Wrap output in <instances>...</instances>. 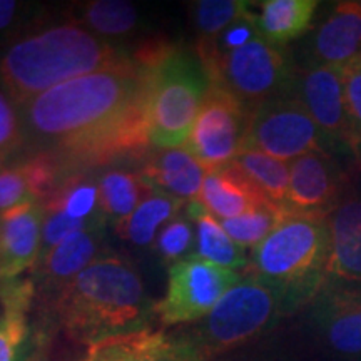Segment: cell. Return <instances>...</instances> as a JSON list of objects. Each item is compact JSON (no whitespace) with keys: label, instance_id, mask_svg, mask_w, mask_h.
Instances as JSON below:
<instances>
[{"label":"cell","instance_id":"obj_4","mask_svg":"<svg viewBox=\"0 0 361 361\" xmlns=\"http://www.w3.org/2000/svg\"><path fill=\"white\" fill-rule=\"evenodd\" d=\"M144 74L149 141L161 149L188 142L209 90V78L196 51L152 42L135 54Z\"/></svg>","mask_w":361,"mask_h":361},{"label":"cell","instance_id":"obj_16","mask_svg":"<svg viewBox=\"0 0 361 361\" xmlns=\"http://www.w3.org/2000/svg\"><path fill=\"white\" fill-rule=\"evenodd\" d=\"M78 361H204L179 333L141 331L106 338L87 346Z\"/></svg>","mask_w":361,"mask_h":361},{"label":"cell","instance_id":"obj_1","mask_svg":"<svg viewBox=\"0 0 361 361\" xmlns=\"http://www.w3.org/2000/svg\"><path fill=\"white\" fill-rule=\"evenodd\" d=\"M25 124L56 144L69 164L139 154L151 142L141 66L129 59L56 85L25 104Z\"/></svg>","mask_w":361,"mask_h":361},{"label":"cell","instance_id":"obj_29","mask_svg":"<svg viewBox=\"0 0 361 361\" xmlns=\"http://www.w3.org/2000/svg\"><path fill=\"white\" fill-rule=\"evenodd\" d=\"M286 213L281 207L273 204V202H266V204L255 207L250 213L238 216V218L221 221V224L236 245L245 247V250L246 247L255 250L276 228Z\"/></svg>","mask_w":361,"mask_h":361},{"label":"cell","instance_id":"obj_35","mask_svg":"<svg viewBox=\"0 0 361 361\" xmlns=\"http://www.w3.org/2000/svg\"><path fill=\"white\" fill-rule=\"evenodd\" d=\"M211 361H300L295 356L286 355L281 350H273V348H255L247 350L241 348L233 351V353L223 355L219 358H214Z\"/></svg>","mask_w":361,"mask_h":361},{"label":"cell","instance_id":"obj_11","mask_svg":"<svg viewBox=\"0 0 361 361\" xmlns=\"http://www.w3.org/2000/svg\"><path fill=\"white\" fill-rule=\"evenodd\" d=\"M308 326L329 356L361 361V290L326 284L308 305Z\"/></svg>","mask_w":361,"mask_h":361},{"label":"cell","instance_id":"obj_20","mask_svg":"<svg viewBox=\"0 0 361 361\" xmlns=\"http://www.w3.org/2000/svg\"><path fill=\"white\" fill-rule=\"evenodd\" d=\"M207 209L219 219H233L269 202L234 164L207 171L200 197Z\"/></svg>","mask_w":361,"mask_h":361},{"label":"cell","instance_id":"obj_27","mask_svg":"<svg viewBox=\"0 0 361 361\" xmlns=\"http://www.w3.org/2000/svg\"><path fill=\"white\" fill-rule=\"evenodd\" d=\"M231 164L264 194L266 200L283 209L290 188V162L274 159L255 149H243Z\"/></svg>","mask_w":361,"mask_h":361},{"label":"cell","instance_id":"obj_26","mask_svg":"<svg viewBox=\"0 0 361 361\" xmlns=\"http://www.w3.org/2000/svg\"><path fill=\"white\" fill-rule=\"evenodd\" d=\"M99 194H101V209L106 221H114L119 224L134 209L141 204V201L151 191L139 173H130L124 169L106 171L97 179Z\"/></svg>","mask_w":361,"mask_h":361},{"label":"cell","instance_id":"obj_25","mask_svg":"<svg viewBox=\"0 0 361 361\" xmlns=\"http://www.w3.org/2000/svg\"><path fill=\"white\" fill-rule=\"evenodd\" d=\"M183 204L184 201L178 197L151 189L141 204L135 207L134 213L116 224V231L130 245L139 247L151 246L159 234L157 231L161 226L174 219Z\"/></svg>","mask_w":361,"mask_h":361},{"label":"cell","instance_id":"obj_18","mask_svg":"<svg viewBox=\"0 0 361 361\" xmlns=\"http://www.w3.org/2000/svg\"><path fill=\"white\" fill-rule=\"evenodd\" d=\"M137 173L149 189L189 202L200 197L207 171L186 149L174 147L156 152Z\"/></svg>","mask_w":361,"mask_h":361},{"label":"cell","instance_id":"obj_2","mask_svg":"<svg viewBox=\"0 0 361 361\" xmlns=\"http://www.w3.org/2000/svg\"><path fill=\"white\" fill-rule=\"evenodd\" d=\"M154 305L137 269L109 251L45 298L49 318L71 341L87 346L149 328Z\"/></svg>","mask_w":361,"mask_h":361},{"label":"cell","instance_id":"obj_37","mask_svg":"<svg viewBox=\"0 0 361 361\" xmlns=\"http://www.w3.org/2000/svg\"><path fill=\"white\" fill-rule=\"evenodd\" d=\"M4 161H6V156H0V173H2V166H4Z\"/></svg>","mask_w":361,"mask_h":361},{"label":"cell","instance_id":"obj_28","mask_svg":"<svg viewBox=\"0 0 361 361\" xmlns=\"http://www.w3.org/2000/svg\"><path fill=\"white\" fill-rule=\"evenodd\" d=\"M78 24L97 37H123L139 25V13L126 0H92L79 7Z\"/></svg>","mask_w":361,"mask_h":361},{"label":"cell","instance_id":"obj_17","mask_svg":"<svg viewBox=\"0 0 361 361\" xmlns=\"http://www.w3.org/2000/svg\"><path fill=\"white\" fill-rule=\"evenodd\" d=\"M358 59H361V2L341 0L331 4L311 37L308 67L345 69Z\"/></svg>","mask_w":361,"mask_h":361},{"label":"cell","instance_id":"obj_12","mask_svg":"<svg viewBox=\"0 0 361 361\" xmlns=\"http://www.w3.org/2000/svg\"><path fill=\"white\" fill-rule=\"evenodd\" d=\"M326 221L331 243L328 284H361V161L345 169L340 197Z\"/></svg>","mask_w":361,"mask_h":361},{"label":"cell","instance_id":"obj_33","mask_svg":"<svg viewBox=\"0 0 361 361\" xmlns=\"http://www.w3.org/2000/svg\"><path fill=\"white\" fill-rule=\"evenodd\" d=\"M27 201L37 200L24 164L4 169L0 173V213Z\"/></svg>","mask_w":361,"mask_h":361},{"label":"cell","instance_id":"obj_32","mask_svg":"<svg viewBox=\"0 0 361 361\" xmlns=\"http://www.w3.org/2000/svg\"><path fill=\"white\" fill-rule=\"evenodd\" d=\"M346 112L350 126V149L355 161H361V59L343 69Z\"/></svg>","mask_w":361,"mask_h":361},{"label":"cell","instance_id":"obj_22","mask_svg":"<svg viewBox=\"0 0 361 361\" xmlns=\"http://www.w3.org/2000/svg\"><path fill=\"white\" fill-rule=\"evenodd\" d=\"M188 219L196 224L197 256L226 269L247 268V256L241 247L228 236L221 221L211 213L200 200L189 201L186 206Z\"/></svg>","mask_w":361,"mask_h":361},{"label":"cell","instance_id":"obj_9","mask_svg":"<svg viewBox=\"0 0 361 361\" xmlns=\"http://www.w3.org/2000/svg\"><path fill=\"white\" fill-rule=\"evenodd\" d=\"M241 278L238 271L221 268L197 255L188 256L169 266L168 290L154 305V314L162 326L201 322Z\"/></svg>","mask_w":361,"mask_h":361},{"label":"cell","instance_id":"obj_7","mask_svg":"<svg viewBox=\"0 0 361 361\" xmlns=\"http://www.w3.org/2000/svg\"><path fill=\"white\" fill-rule=\"evenodd\" d=\"M209 82L231 92L247 111L291 90L295 71L278 45L258 35L229 52H197Z\"/></svg>","mask_w":361,"mask_h":361},{"label":"cell","instance_id":"obj_8","mask_svg":"<svg viewBox=\"0 0 361 361\" xmlns=\"http://www.w3.org/2000/svg\"><path fill=\"white\" fill-rule=\"evenodd\" d=\"M243 149H255L284 162L310 152H329L322 130L293 90L251 112Z\"/></svg>","mask_w":361,"mask_h":361},{"label":"cell","instance_id":"obj_3","mask_svg":"<svg viewBox=\"0 0 361 361\" xmlns=\"http://www.w3.org/2000/svg\"><path fill=\"white\" fill-rule=\"evenodd\" d=\"M128 61L114 45L78 22L61 24L12 44L0 59V80L8 97L25 106L59 84Z\"/></svg>","mask_w":361,"mask_h":361},{"label":"cell","instance_id":"obj_15","mask_svg":"<svg viewBox=\"0 0 361 361\" xmlns=\"http://www.w3.org/2000/svg\"><path fill=\"white\" fill-rule=\"evenodd\" d=\"M42 202L27 201L0 213V283L19 278L42 252Z\"/></svg>","mask_w":361,"mask_h":361},{"label":"cell","instance_id":"obj_5","mask_svg":"<svg viewBox=\"0 0 361 361\" xmlns=\"http://www.w3.org/2000/svg\"><path fill=\"white\" fill-rule=\"evenodd\" d=\"M329 252L326 218L286 214L252 250L246 274L276 288L291 316L328 284Z\"/></svg>","mask_w":361,"mask_h":361},{"label":"cell","instance_id":"obj_13","mask_svg":"<svg viewBox=\"0 0 361 361\" xmlns=\"http://www.w3.org/2000/svg\"><path fill=\"white\" fill-rule=\"evenodd\" d=\"M291 90L322 130L329 152L351 154L343 69L313 66L298 74L295 72Z\"/></svg>","mask_w":361,"mask_h":361},{"label":"cell","instance_id":"obj_14","mask_svg":"<svg viewBox=\"0 0 361 361\" xmlns=\"http://www.w3.org/2000/svg\"><path fill=\"white\" fill-rule=\"evenodd\" d=\"M345 169L331 152H310L290 162V188L283 211L295 216L328 218L340 197Z\"/></svg>","mask_w":361,"mask_h":361},{"label":"cell","instance_id":"obj_30","mask_svg":"<svg viewBox=\"0 0 361 361\" xmlns=\"http://www.w3.org/2000/svg\"><path fill=\"white\" fill-rule=\"evenodd\" d=\"M247 0H197L191 4L192 22L201 39H213L233 22L252 12Z\"/></svg>","mask_w":361,"mask_h":361},{"label":"cell","instance_id":"obj_34","mask_svg":"<svg viewBox=\"0 0 361 361\" xmlns=\"http://www.w3.org/2000/svg\"><path fill=\"white\" fill-rule=\"evenodd\" d=\"M8 94L0 89V156L11 154L24 142L22 123Z\"/></svg>","mask_w":361,"mask_h":361},{"label":"cell","instance_id":"obj_36","mask_svg":"<svg viewBox=\"0 0 361 361\" xmlns=\"http://www.w3.org/2000/svg\"><path fill=\"white\" fill-rule=\"evenodd\" d=\"M20 11V4L13 0H0V32L11 29Z\"/></svg>","mask_w":361,"mask_h":361},{"label":"cell","instance_id":"obj_10","mask_svg":"<svg viewBox=\"0 0 361 361\" xmlns=\"http://www.w3.org/2000/svg\"><path fill=\"white\" fill-rule=\"evenodd\" d=\"M250 114L231 92L211 84L184 149L206 171L231 164L243 149Z\"/></svg>","mask_w":361,"mask_h":361},{"label":"cell","instance_id":"obj_6","mask_svg":"<svg viewBox=\"0 0 361 361\" xmlns=\"http://www.w3.org/2000/svg\"><path fill=\"white\" fill-rule=\"evenodd\" d=\"M283 295L261 279L243 274L201 322L179 331L204 361L246 348L284 318Z\"/></svg>","mask_w":361,"mask_h":361},{"label":"cell","instance_id":"obj_19","mask_svg":"<svg viewBox=\"0 0 361 361\" xmlns=\"http://www.w3.org/2000/svg\"><path fill=\"white\" fill-rule=\"evenodd\" d=\"M102 228H89L71 234L51 251L42 252L35 264L44 295H51L78 276L97 258Z\"/></svg>","mask_w":361,"mask_h":361},{"label":"cell","instance_id":"obj_24","mask_svg":"<svg viewBox=\"0 0 361 361\" xmlns=\"http://www.w3.org/2000/svg\"><path fill=\"white\" fill-rule=\"evenodd\" d=\"M42 207L87 224L102 226L106 223L97 179L85 173H74L59 180L54 191L42 201Z\"/></svg>","mask_w":361,"mask_h":361},{"label":"cell","instance_id":"obj_21","mask_svg":"<svg viewBox=\"0 0 361 361\" xmlns=\"http://www.w3.org/2000/svg\"><path fill=\"white\" fill-rule=\"evenodd\" d=\"M35 300L30 279L0 283V361H22L30 340L29 310Z\"/></svg>","mask_w":361,"mask_h":361},{"label":"cell","instance_id":"obj_31","mask_svg":"<svg viewBox=\"0 0 361 361\" xmlns=\"http://www.w3.org/2000/svg\"><path fill=\"white\" fill-rule=\"evenodd\" d=\"M196 245L192 224L188 218H174L162 229L156 238V250L159 256L168 263L174 264L178 261L188 258L191 247Z\"/></svg>","mask_w":361,"mask_h":361},{"label":"cell","instance_id":"obj_23","mask_svg":"<svg viewBox=\"0 0 361 361\" xmlns=\"http://www.w3.org/2000/svg\"><path fill=\"white\" fill-rule=\"evenodd\" d=\"M318 6V0L261 2L259 12L256 13V25H258L261 37L278 47L301 37L311 27Z\"/></svg>","mask_w":361,"mask_h":361}]
</instances>
